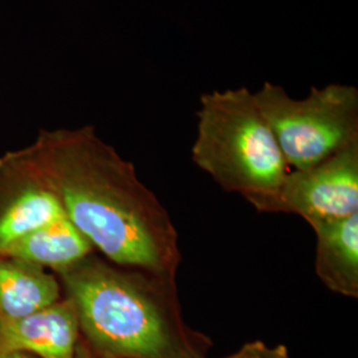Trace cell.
<instances>
[{
    "label": "cell",
    "instance_id": "obj_1",
    "mask_svg": "<svg viewBox=\"0 0 358 358\" xmlns=\"http://www.w3.org/2000/svg\"><path fill=\"white\" fill-rule=\"evenodd\" d=\"M28 148L65 217L103 259L176 279L182 254L173 219L94 127L41 129Z\"/></svg>",
    "mask_w": 358,
    "mask_h": 358
},
{
    "label": "cell",
    "instance_id": "obj_10",
    "mask_svg": "<svg viewBox=\"0 0 358 358\" xmlns=\"http://www.w3.org/2000/svg\"><path fill=\"white\" fill-rule=\"evenodd\" d=\"M93 252L90 241L68 217H62L17 239L3 254L57 273Z\"/></svg>",
    "mask_w": 358,
    "mask_h": 358
},
{
    "label": "cell",
    "instance_id": "obj_5",
    "mask_svg": "<svg viewBox=\"0 0 358 358\" xmlns=\"http://www.w3.org/2000/svg\"><path fill=\"white\" fill-rule=\"evenodd\" d=\"M276 213L299 215L312 230L358 214V143L313 166L289 170Z\"/></svg>",
    "mask_w": 358,
    "mask_h": 358
},
{
    "label": "cell",
    "instance_id": "obj_3",
    "mask_svg": "<svg viewBox=\"0 0 358 358\" xmlns=\"http://www.w3.org/2000/svg\"><path fill=\"white\" fill-rule=\"evenodd\" d=\"M192 162L259 213L273 214L289 167L247 88L203 93L196 112Z\"/></svg>",
    "mask_w": 358,
    "mask_h": 358
},
{
    "label": "cell",
    "instance_id": "obj_8",
    "mask_svg": "<svg viewBox=\"0 0 358 358\" xmlns=\"http://www.w3.org/2000/svg\"><path fill=\"white\" fill-rule=\"evenodd\" d=\"M57 276L15 256L0 254V317L19 319L63 299Z\"/></svg>",
    "mask_w": 358,
    "mask_h": 358
},
{
    "label": "cell",
    "instance_id": "obj_12",
    "mask_svg": "<svg viewBox=\"0 0 358 358\" xmlns=\"http://www.w3.org/2000/svg\"><path fill=\"white\" fill-rule=\"evenodd\" d=\"M77 358H103L97 357L94 356L93 353H90V349L87 346L84 345V343L81 341L80 338V343H78V348H77Z\"/></svg>",
    "mask_w": 358,
    "mask_h": 358
},
{
    "label": "cell",
    "instance_id": "obj_13",
    "mask_svg": "<svg viewBox=\"0 0 358 358\" xmlns=\"http://www.w3.org/2000/svg\"><path fill=\"white\" fill-rule=\"evenodd\" d=\"M0 358H38L34 355H29V353H10V355H6V356H1Z\"/></svg>",
    "mask_w": 358,
    "mask_h": 358
},
{
    "label": "cell",
    "instance_id": "obj_6",
    "mask_svg": "<svg viewBox=\"0 0 358 358\" xmlns=\"http://www.w3.org/2000/svg\"><path fill=\"white\" fill-rule=\"evenodd\" d=\"M64 210L26 146L0 155V254Z\"/></svg>",
    "mask_w": 358,
    "mask_h": 358
},
{
    "label": "cell",
    "instance_id": "obj_7",
    "mask_svg": "<svg viewBox=\"0 0 358 358\" xmlns=\"http://www.w3.org/2000/svg\"><path fill=\"white\" fill-rule=\"evenodd\" d=\"M78 343L76 307L68 297L24 317H0V357L29 353L38 358H77Z\"/></svg>",
    "mask_w": 358,
    "mask_h": 358
},
{
    "label": "cell",
    "instance_id": "obj_11",
    "mask_svg": "<svg viewBox=\"0 0 358 358\" xmlns=\"http://www.w3.org/2000/svg\"><path fill=\"white\" fill-rule=\"evenodd\" d=\"M223 358H292L284 345L268 346L266 343L255 340L245 343L235 353Z\"/></svg>",
    "mask_w": 358,
    "mask_h": 358
},
{
    "label": "cell",
    "instance_id": "obj_2",
    "mask_svg": "<svg viewBox=\"0 0 358 358\" xmlns=\"http://www.w3.org/2000/svg\"><path fill=\"white\" fill-rule=\"evenodd\" d=\"M55 275L94 356L205 358L210 340L183 319L176 279L120 267L94 252Z\"/></svg>",
    "mask_w": 358,
    "mask_h": 358
},
{
    "label": "cell",
    "instance_id": "obj_9",
    "mask_svg": "<svg viewBox=\"0 0 358 358\" xmlns=\"http://www.w3.org/2000/svg\"><path fill=\"white\" fill-rule=\"evenodd\" d=\"M313 231L321 282L334 294L358 299V214Z\"/></svg>",
    "mask_w": 358,
    "mask_h": 358
},
{
    "label": "cell",
    "instance_id": "obj_4",
    "mask_svg": "<svg viewBox=\"0 0 358 358\" xmlns=\"http://www.w3.org/2000/svg\"><path fill=\"white\" fill-rule=\"evenodd\" d=\"M289 170L307 169L358 143V90L333 83L296 100L272 84L254 93Z\"/></svg>",
    "mask_w": 358,
    "mask_h": 358
}]
</instances>
